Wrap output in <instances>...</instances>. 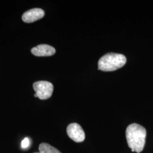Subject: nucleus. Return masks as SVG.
Instances as JSON below:
<instances>
[{
	"label": "nucleus",
	"instance_id": "1",
	"mask_svg": "<svg viewBox=\"0 0 153 153\" xmlns=\"http://www.w3.org/2000/svg\"><path fill=\"white\" fill-rule=\"evenodd\" d=\"M126 138L131 152L141 153L143 150L146 137V129L136 123L131 124L126 130Z\"/></svg>",
	"mask_w": 153,
	"mask_h": 153
},
{
	"label": "nucleus",
	"instance_id": "2",
	"mask_svg": "<svg viewBox=\"0 0 153 153\" xmlns=\"http://www.w3.org/2000/svg\"><path fill=\"white\" fill-rule=\"evenodd\" d=\"M126 59L124 55L108 53L102 56L98 61V69L104 71H116L126 64Z\"/></svg>",
	"mask_w": 153,
	"mask_h": 153
},
{
	"label": "nucleus",
	"instance_id": "3",
	"mask_svg": "<svg viewBox=\"0 0 153 153\" xmlns=\"http://www.w3.org/2000/svg\"><path fill=\"white\" fill-rule=\"evenodd\" d=\"M33 90L38 95V98L42 100L48 99L52 95L53 86L51 82L45 81H40L33 84Z\"/></svg>",
	"mask_w": 153,
	"mask_h": 153
},
{
	"label": "nucleus",
	"instance_id": "4",
	"mask_svg": "<svg viewBox=\"0 0 153 153\" xmlns=\"http://www.w3.org/2000/svg\"><path fill=\"white\" fill-rule=\"evenodd\" d=\"M68 136L76 142H83L85 139V133L82 127L77 123H71L66 129Z\"/></svg>",
	"mask_w": 153,
	"mask_h": 153
},
{
	"label": "nucleus",
	"instance_id": "5",
	"mask_svg": "<svg viewBox=\"0 0 153 153\" xmlns=\"http://www.w3.org/2000/svg\"><path fill=\"white\" fill-rule=\"evenodd\" d=\"M44 11L40 8H34L26 11L22 15V19L25 23H33L42 18L44 16Z\"/></svg>",
	"mask_w": 153,
	"mask_h": 153
},
{
	"label": "nucleus",
	"instance_id": "6",
	"mask_svg": "<svg viewBox=\"0 0 153 153\" xmlns=\"http://www.w3.org/2000/svg\"><path fill=\"white\" fill-rule=\"evenodd\" d=\"M31 53L36 56H51L56 53L55 48L47 44H40L33 47Z\"/></svg>",
	"mask_w": 153,
	"mask_h": 153
},
{
	"label": "nucleus",
	"instance_id": "7",
	"mask_svg": "<svg viewBox=\"0 0 153 153\" xmlns=\"http://www.w3.org/2000/svg\"><path fill=\"white\" fill-rule=\"evenodd\" d=\"M40 153H62L55 147L47 143H42L39 146Z\"/></svg>",
	"mask_w": 153,
	"mask_h": 153
},
{
	"label": "nucleus",
	"instance_id": "8",
	"mask_svg": "<svg viewBox=\"0 0 153 153\" xmlns=\"http://www.w3.org/2000/svg\"><path fill=\"white\" fill-rule=\"evenodd\" d=\"M30 145V140L28 138H25L22 142V147L24 149L27 148Z\"/></svg>",
	"mask_w": 153,
	"mask_h": 153
},
{
	"label": "nucleus",
	"instance_id": "9",
	"mask_svg": "<svg viewBox=\"0 0 153 153\" xmlns=\"http://www.w3.org/2000/svg\"><path fill=\"white\" fill-rule=\"evenodd\" d=\"M34 97H36V98H38V95H37V94H36V93L34 94Z\"/></svg>",
	"mask_w": 153,
	"mask_h": 153
}]
</instances>
